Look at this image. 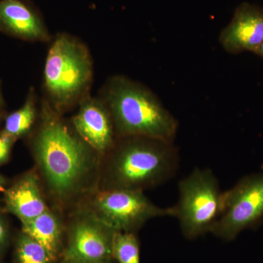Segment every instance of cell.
<instances>
[{
    "label": "cell",
    "mask_w": 263,
    "mask_h": 263,
    "mask_svg": "<svg viewBox=\"0 0 263 263\" xmlns=\"http://www.w3.org/2000/svg\"><path fill=\"white\" fill-rule=\"evenodd\" d=\"M5 98L4 96H3V89H2L1 81H0V107H3V108H5Z\"/></svg>",
    "instance_id": "ffe728a7"
},
{
    "label": "cell",
    "mask_w": 263,
    "mask_h": 263,
    "mask_svg": "<svg viewBox=\"0 0 263 263\" xmlns=\"http://www.w3.org/2000/svg\"><path fill=\"white\" fill-rule=\"evenodd\" d=\"M65 216V243L62 260L111 263L116 231L81 208Z\"/></svg>",
    "instance_id": "52a82bcc"
},
{
    "label": "cell",
    "mask_w": 263,
    "mask_h": 263,
    "mask_svg": "<svg viewBox=\"0 0 263 263\" xmlns=\"http://www.w3.org/2000/svg\"><path fill=\"white\" fill-rule=\"evenodd\" d=\"M77 208L87 211L114 231L122 233H136L151 219L176 214L174 207L157 206L139 190H98Z\"/></svg>",
    "instance_id": "5b68a950"
},
{
    "label": "cell",
    "mask_w": 263,
    "mask_h": 263,
    "mask_svg": "<svg viewBox=\"0 0 263 263\" xmlns=\"http://www.w3.org/2000/svg\"><path fill=\"white\" fill-rule=\"evenodd\" d=\"M10 242V232L9 226L6 218L0 212V259L3 258V256L8 251Z\"/></svg>",
    "instance_id": "ac0fdd59"
},
{
    "label": "cell",
    "mask_w": 263,
    "mask_h": 263,
    "mask_svg": "<svg viewBox=\"0 0 263 263\" xmlns=\"http://www.w3.org/2000/svg\"><path fill=\"white\" fill-rule=\"evenodd\" d=\"M5 209L21 222L32 220L50 209L35 169L24 173L7 187Z\"/></svg>",
    "instance_id": "7c38bea8"
},
{
    "label": "cell",
    "mask_w": 263,
    "mask_h": 263,
    "mask_svg": "<svg viewBox=\"0 0 263 263\" xmlns=\"http://www.w3.org/2000/svg\"><path fill=\"white\" fill-rule=\"evenodd\" d=\"M16 140L0 130V166L9 160L12 149Z\"/></svg>",
    "instance_id": "e0dca14e"
},
{
    "label": "cell",
    "mask_w": 263,
    "mask_h": 263,
    "mask_svg": "<svg viewBox=\"0 0 263 263\" xmlns=\"http://www.w3.org/2000/svg\"><path fill=\"white\" fill-rule=\"evenodd\" d=\"M77 134L103 157L117 140L111 115L103 100L91 95L78 106L70 121Z\"/></svg>",
    "instance_id": "9c48e42d"
},
{
    "label": "cell",
    "mask_w": 263,
    "mask_h": 263,
    "mask_svg": "<svg viewBox=\"0 0 263 263\" xmlns=\"http://www.w3.org/2000/svg\"><path fill=\"white\" fill-rule=\"evenodd\" d=\"M60 263H95V262H81V261H70V260H62Z\"/></svg>",
    "instance_id": "603a6c76"
},
{
    "label": "cell",
    "mask_w": 263,
    "mask_h": 263,
    "mask_svg": "<svg viewBox=\"0 0 263 263\" xmlns=\"http://www.w3.org/2000/svg\"><path fill=\"white\" fill-rule=\"evenodd\" d=\"M5 117H6V114H5L4 108L0 107V124L4 120Z\"/></svg>",
    "instance_id": "44dd1931"
},
{
    "label": "cell",
    "mask_w": 263,
    "mask_h": 263,
    "mask_svg": "<svg viewBox=\"0 0 263 263\" xmlns=\"http://www.w3.org/2000/svg\"><path fill=\"white\" fill-rule=\"evenodd\" d=\"M100 98L108 107L118 138L146 137L173 143L178 122L155 95L122 76L109 79Z\"/></svg>",
    "instance_id": "3957f363"
},
{
    "label": "cell",
    "mask_w": 263,
    "mask_h": 263,
    "mask_svg": "<svg viewBox=\"0 0 263 263\" xmlns=\"http://www.w3.org/2000/svg\"><path fill=\"white\" fill-rule=\"evenodd\" d=\"M255 53H257V55H259V56L263 58V43L261 44V46H259L258 49L257 50V51L255 52Z\"/></svg>",
    "instance_id": "7402d4cb"
},
{
    "label": "cell",
    "mask_w": 263,
    "mask_h": 263,
    "mask_svg": "<svg viewBox=\"0 0 263 263\" xmlns=\"http://www.w3.org/2000/svg\"><path fill=\"white\" fill-rule=\"evenodd\" d=\"M13 257L14 263H56L41 243L22 231L15 238Z\"/></svg>",
    "instance_id": "9a60e30c"
},
{
    "label": "cell",
    "mask_w": 263,
    "mask_h": 263,
    "mask_svg": "<svg viewBox=\"0 0 263 263\" xmlns=\"http://www.w3.org/2000/svg\"><path fill=\"white\" fill-rule=\"evenodd\" d=\"M39 110L37 93L34 88L31 87L23 105L6 115L4 127L2 130L16 141L28 136L37 124Z\"/></svg>",
    "instance_id": "5bb4252c"
},
{
    "label": "cell",
    "mask_w": 263,
    "mask_h": 263,
    "mask_svg": "<svg viewBox=\"0 0 263 263\" xmlns=\"http://www.w3.org/2000/svg\"><path fill=\"white\" fill-rule=\"evenodd\" d=\"M113 259L119 263H141L139 241L136 233L116 232Z\"/></svg>",
    "instance_id": "2e32d148"
},
{
    "label": "cell",
    "mask_w": 263,
    "mask_h": 263,
    "mask_svg": "<svg viewBox=\"0 0 263 263\" xmlns=\"http://www.w3.org/2000/svg\"><path fill=\"white\" fill-rule=\"evenodd\" d=\"M179 200L174 207L183 235L193 239L210 232L220 216L222 194L209 169L194 170L179 184Z\"/></svg>",
    "instance_id": "8992f818"
},
{
    "label": "cell",
    "mask_w": 263,
    "mask_h": 263,
    "mask_svg": "<svg viewBox=\"0 0 263 263\" xmlns=\"http://www.w3.org/2000/svg\"><path fill=\"white\" fill-rule=\"evenodd\" d=\"M28 137L48 205L65 216L98 190L103 157L44 98Z\"/></svg>",
    "instance_id": "6da1fadb"
},
{
    "label": "cell",
    "mask_w": 263,
    "mask_h": 263,
    "mask_svg": "<svg viewBox=\"0 0 263 263\" xmlns=\"http://www.w3.org/2000/svg\"><path fill=\"white\" fill-rule=\"evenodd\" d=\"M219 41L229 53H255L263 43V8L247 3L239 5Z\"/></svg>",
    "instance_id": "8fae6325"
},
{
    "label": "cell",
    "mask_w": 263,
    "mask_h": 263,
    "mask_svg": "<svg viewBox=\"0 0 263 263\" xmlns=\"http://www.w3.org/2000/svg\"><path fill=\"white\" fill-rule=\"evenodd\" d=\"M94 77L89 48L79 37L60 32L52 37L43 72L44 98L57 113L79 106L90 95Z\"/></svg>",
    "instance_id": "277c9868"
},
{
    "label": "cell",
    "mask_w": 263,
    "mask_h": 263,
    "mask_svg": "<svg viewBox=\"0 0 263 263\" xmlns=\"http://www.w3.org/2000/svg\"><path fill=\"white\" fill-rule=\"evenodd\" d=\"M22 231L41 243L55 262L61 258L65 243V216L50 207L32 220L22 222Z\"/></svg>",
    "instance_id": "4fadbf2b"
},
{
    "label": "cell",
    "mask_w": 263,
    "mask_h": 263,
    "mask_svg": "<svg viewBox=\"0 0 263 263\" xmlns=\"http://www.w3.org/2000/svg\"><path fill=\"white\" fill-rule=\"evenodd\" d=\"M0 32L28 42L52 40L41 12L29 0H0Z\"/></svg>",
    "instance_id": "30bf717a"
},
{
    "label": "cell",
    "mask_w": 263,
    "mask_h": 263,
    "mask_svg": "<svg viewBox=\"0 0 263 263\" xmlns=\"http://www.w3.org/2000/svg\"><path fill=\"white\" fill-rule=\"evenodd\" d=\"M263 218V174L247 176L222 194L220 216L210 233L222 239H235Z\"/></svg>",
    "instance_id": "ba28073f"
},
{
    "label": "cell",
    "mask_w": 263,
    "mask_h": 263,
    "mask_svg": "<svg viewBox=\"0 0 263 263\" xmlns=\"http://www.w3.org/2000/svg\"><path fill=\"white\" fill-rule=\"evenodd\" d=\"M7 187H8L7 180L0 174V193H4Z\"/></svg>",
    "instance_id": "d6986e66"
},
{
    "label": "cell",
    "mask_w": 263,
    "mask_h": 263,
    "mask_svg": "<svg viewBox=\"0 0 263 263\" xmlns=\"http://www.w3.org/2000/svg\"><path fill=\"white\" fill-rule=\"evenodd\" d=\"M179 155L173 143L146 138H118L102 160L98 190L144 192L176 174Z\"/></svg>",
    "instance_id": "7a4b0ae2"
}]
</instances>
